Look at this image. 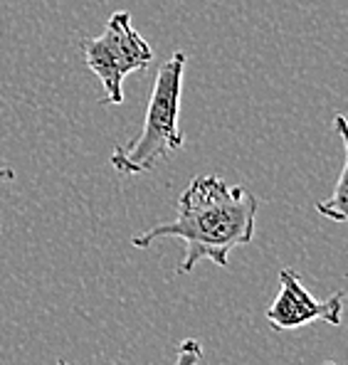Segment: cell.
<instances>
[{
    "label": "cell",
    "instance_id": "1",
    "mask_svg": "<svg viewBox=\"0 0 348 365\" xmlns=\"http://www.w3.org/2000/svg\"><path fill=\"white\" fill-rule=\"evenodd\" d=\"M260 200L242 185H230L218 175H195L180 192L175 220L136 235L131 245L146 250L158 240L175 237L185 245L175 274H188L200 262L227 267L230 252L255 237Z\"/></svg>",
    "mask_w": 348,
    "mask_h": 365
},
{
    "label": "cell",
    "instance_id": "2",
    "mask_svg": "<svg viewBox=\"0 0 348 365\" xmlns=\"http://www.w3.org/2000/svg\"><path fill=\"white\" fill-rule=\"evenodd\" d=\"M185 64L188 57L183 52H173L158 67L141 133L111 153V165L116 168V173H151L160 160L183 148L185 138L180 133V96H183Z\"/></svg>",
    "mask_w": 348,
    "mask_h": 365
},
{
    "label": "cell",
    "instance_id": "3",
    "mask_svg": "<svg viewBox=\"0 0 348 365\" xmlns=\"http://www.w3.org/2000/svg\"><path fill=\"white\" fill-rule=\"evenodd\" d=\"M82 55L104 87L101 104H124V79L153 62L151 45L133 28L126 10L111 15L99 37L82 40Z\"/></svg>",
    "mask_w": 348,
    "mask_h": 365
},
{
    "label": "cell",
    "instance_id": "4",
    "mask_svg": "<svg viewBox=\"0 0 348 365\" xmlns=\"http://www.w3.org/2000/svg\"><path fill=\"white\" fill-rule=\"evenodd\" d=\"M346 292H334L329 299H317L302 284L294 269L280 272V294L267 309V321L275 331H294L309 326L314 321H324L329 326H341L344 319Z\"/></svg>",
    "mask_w": 348,
    "mask_h": 365
},
{
    "label": "cell",
    "instance_id": "5",
    "mask_svg": "<svg viewBox=\"0 0 348 365\" xmlns=\"http://www.w3.org/2000/svg\"><path fill=\"white\" fill-rule=\"evenodd\" d=\"M334 131L339 133L341 143H344V168H341V175L336 180V187L326 200L317 202V212L324 215V217L334 220V222H348V119L344 114L334 116Z\"/></svg>",
    "mask_w": 348,
    "mask_h": 365
},
{
    "label": "cell",
    "instance_id": "6",
    "mask_svg": "<svg viewBox=\"0 0 348 365\" xmlns=\"http://www.w3.org/2000/svg\"><path fill=\"white\" fill-rule=\"evenodd\" d=\"M200 361H203V346H200V341H195V338H185V341H180L178 351H175L173 365H198ZM57 365H69V363L57 361Z\"/></svg>",
    "mask_w": 348,
    "mask_h": 365
},
{
    "label": "cell",
    "instance_id": "7",
    "mask_svg": "<svg viewBox=\"0 0 348 365\" xmlns=\"http://www.w3.org/2000/svg\"><path fill=\"white\" fill-rule=\"evenodd\" d=\"M15 178V170L13 168H0V182H8Z\"/></svg>",
    "mask_w": 348,
    "mask_h": 365
},
{
    "label": "cell",
    "instance_id": "8",
    "mask_svg": "<svg viewBox=\"0 0 348 365\" xmlns=\"http://www.w3.org/2000/svg\"><path fill=\"white\" fill-rule=\"evenodd\" d=\"M326 365H336V363H326Z\"/></svg>",
    "mask_w": 348,
    "mask_h": 365
}]
</instances>
